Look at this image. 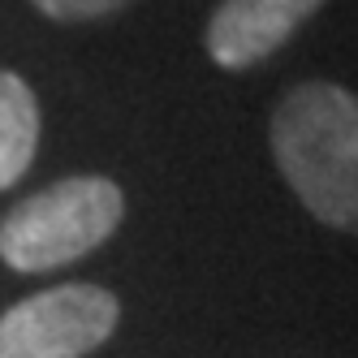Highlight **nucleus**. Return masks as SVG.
<instances>
[{"label": "nucleus", "mask_w": 358, "mask_h": 358, "mask_svg": "<svg viewBox=\"0 0 358 358\" xmlns=\"http://www.w3.org/2000/svg\"><path fill=\"white\" fill-rule=\"evenodd\" d=\"M272 156L315 220L358 234V95L337 83L294 87L272 117Z\"/></svg>", "instance_id": "obj_1"}, {"label": "nucleus", "mask_w": 358, "mask_h": 358, "mask_svg": "<svg viewBox=\"0 0 358 358\" xmlns=\"http://www.w3.org/2000/svg\"><path fill=\"white\" fill-rule=\"evenodd\" d=\"M125 216V199L108 177H65L0 220V259L17 272H48L91 255Z\"/></svg>", "instance_id": "obj_2"}, {"label": "nucleus", "mask_w": 358, "mask_h": 358, "mask_svg": "<svg viewBox=\"0 0 358 358\" xmlns=\"http://www.w3.org/2000/svg\"><path fill=\"white\" fill-rule=\"evenodd\" d=\"M121 306L99 285H57L0 315V358H83L117 328Z\"/></svg>", "instance_id": "obj_3"}, {"label": "nucleus", "mask_w": 358, "mask_h": 358, "mask_svg": "<svg viewBox=\"0 0 358 358\" xmlns=\"http://www.w3.org/2000/svg\"><path fill=\"white\" fill-rule=\"evenodd\" d=\"M324 0H224L208 22V57L220 69H250L272 57Z\"/></svg>", "instance_id": "obj_4"}, {"label": "nucleus", "mask_w": 358, "mask_h": 358, "mask_svg": "<svg viewBox=\"0 0 358 358\" xmlns=\"http://www.w3.org/2000/svg\"><path fill=\"white\" fill-rule=\"evenodd\" d=\"M39 147V104L17 73L0 69V190L31 169Z\"/></svg>", "instance_id": "obj_5"}, {"label": "nucleus", "mask_w": 358, "mask_h": 358, "mask_svg": "<svg viewBox=\"0 0 358 358\" xmlns=\"http://www.w3.org/2000/svg\"><path fill=\"white\" fill-rule=\"evenodd\" d=\"M31 5L52 22H91V17H104V13H121L134 0H31Z\"/></svg>", "instance_id": "obj_6"}]
</instances>
